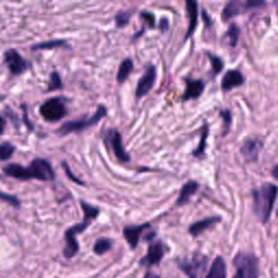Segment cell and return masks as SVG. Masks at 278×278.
Wrapping results in <instances>:
<instances>
[{
	"label": "cell",
	"instance_id": "39",
	"mask_svg": "<svg viewBox=\"0 0 278 278\" xmlns=\"http://www.w3.org/2000/svg\"><path fill=\"white\" fill-rule=\"evenodd\" d=\"M144 278H160V276L157 275V274H154V273L151 272V271H148V272L145 274V277H144Z\"/></svg>",
	"mask_w": 278,
	"mask_h": 278
},
{
	"label": "cell",
	"instance_id": "22",
	"mask_svg": "<svg viewBox=\"0 0 278 278\" xmlns=\"http://www.w3.org/2000/svg\"><path fill=\"white\" fill-rule=\"evenodd\" d=\"M209 133H210V129L208 123H204V126H202L201 130V136H200V141L199 145L197 146V148L192 151V155L196 158H202L204 155V151H205V147H206V139L209 137Z\"/></svg>",
	"mask_w": 278,
	"mask_h": 278
},
{
	"label": "cell",
	"instance_id": "31",
	"mask_svg": "<svg viewBox=\"0 0 278 278\" xmlns=\"http://www.w3.org/2000/svg\"><path fill=\"white\" fill-rule=\"evenodd\" d=\"M220 116L223 119V136H225L226 134L229 131L230 125H232V112H230L228 109L225 110H221L220 111Z\"/></svg>",
	"mask_w": 278,
	"mask_h": 278
},
{
	"label": "cell",
	"instance_id": "7",
	"mask_svg": "<svg viewBox=\"0 0 278 278\" xmlns=\"http://www.w3.org/2000/svg\"><path fill=\"white\" fill-rule=\"evenodd\" d=\"M237 274L241 278L259 277V260L252 253L239 252L233 260Z\"/></svg>",
	"mask_w": 278,
	"mask_h": 278
},
{
	"label": "cell",
	"instance_id": "8",
	"mask_svg": "<svg viewBox=\"0 0 278 278\" xmlns=\"http://www.w3.org/2000/svg\"><path fill=\"white\" fill-rule=\"evenodd\" d=\"M265 2L261 0H247V1H238V0H233L225 4L222 11V21L227 22L230 19L242 14L253 8L264 6Z\"/></svg>",
	"mask_w": 278,
	"mask_h": 278
},
{
	"label": "cell",
	"instance_id": "2",
	"mask_svg": "<svg viewBox=\"0 0 278 278\" xmlns=\"http://www.w3.org/2000/svg\"><path fill=\"white\" fill-rule=\"evenodd\" d=\"M79 204L83 210L84 218L83 222L73 225L72 227H69L64 233V239H65V247L63 249V256L65 259H72L76 256L79 250V244L76 240V235L84 233L89 225L92 224L93 220H96L99 213H100V209L96 205H92L88 202L84 201L83 199L79 200Z\"/></svg>",
	"mask_w": 278,
	"mask_h": 278
},
{
	"label": "cell",
	"instance_id": "30",
	"mask_svg": "<svg viewBox=\"0 0 278 278\" xmlns=\"http://www.w3.org/2000/svg\"><path fill=\"white\" fill-rule=\"evenodd\" d=\"M139 17L141 19V21L144 22V26H148L149 28H152V30L155 27H158L157 22H155V17H154L153 13L143 10V11L139 12Z\"/></svg>",
	"mask_w": 278,
	"mask_h": 278
},
{
	"label": "cell",
	"instance_id": "5",
	"mask_svg": "<svg viewBox=\"0 0 278 278\" xmlns=\"http://www.w3.org/2000/svg\"><path fill=\"white\" fill-rule=\"evenodd\" d=\"M208 264L209 258L201 252H195L191 257L181 259L177 262L180 270L189 278H204Z\"/></svg>",
	"mask_w": 278,
	"mask_h": 278
},
{
	"label": "cell",
	"instance_id": "20",
	"mask_svg": "<svg viewBox=\"0 0 278 278\" xmlns=\"http://www.w3.org/2000/svg\"><path fill=\"white\" fill-rule=\"evenodd\" d=\"M226 263L222 257H216L205 278H226Z\"/></svg>",
	"mask_w": 278,
	"mask_h": 278
},
{
	"label": "cell",
	"instance_id": "26",
	"mask_svg": "<svg viewBox=\"0 0 278 278\" xmlns=\"http://www.w3.org/2000/svg\"><path fill=\"white\" fill-rule=\"evenodd\" d=\"M206 56H208L210 60L212 74H213V76H216V75H219L224 69V61L222 60V58H220L219 56L213 55L212 53H206Z\"/></svg>",
	"mask_w": 278,
	"mask_h": 278
},
{
	"label": "cell",
	"instance_id": "19",
	"mask_svg": "<svg viewBox=\"0 0 278 278\" xmlns=\"http://www.w3.org/2000/svg\"><path fill=\"white\" fill-rule=\"evenodd\" d=\"M199 187H200L199 183L194 180H190L184 184L183 187L181 188L180 195H178L177 197L175 205L182 206V205H185L186 204H188V202L190 201V198L196 194L198 189H199Z\"/></svg>",
	"mask_w": 278,
	"mask_h": 278
},
{
	"label": "cell",
	"instance_id": "33",
	"mask_svg": "<svg viewBox=\"0 0 278 278\" xmlns=\"http://www.w3.org/2000/svg\"><path fill=\"white\" fill-rule=\"evenodd\" d=\"M0 197H1V200L3 202H7V204H9L11 206H13V208H16V209L20 208L21 202H20V200H19L18 197L6 194V192H4V191L0 192Z\"/></svg>",
	"mask_w": 278,
	"mask_h": 278
},
{
	"label": "cell",
	"instance_id": "29",
	"mask_svg": "<svg viewBox=\"0 0 278 278\" xmlns=\"http://www.w3.org/2000/svg\"><path fill=\"white\" fill-rule=\"evenodd\" d=\"M14 152H16V146L8 143V141H4L0 145V159H1V161H7L12 157Z\"/></svg>",
	"mask_w": 278,
	"mask_h": 278
},
{
	"label": "cell",
	"instance_id": "15",
	"mask_svg": "<svg viewBox=\"0 0 278 278\" xmlns=\"http://www.w3.org/2000/svg\"><path fill=\"white\" fill-rule=\"evenodd\" d=\"M150 226H151L150 223H144L140 225H127L123 228V236L131 250L137 248L140 236L146 229L150 228Z\"/></svg>",
	"mask_w": 278,
	"mask_h": 278
},
{
	"label": "cell",
	"instance_id": "35",
	"mask_svg": "<svg viewBox=\"0 0 278 278\" xmlns=\"http://www.w3.org/2000/svg\"><path fill=\"white\" fill-rule=\"evenodd\" d=\"M21 109L23 110V123H24L26 125V127L30 130H34V126H33V124L31 123V121L30 119H28V111H27V105H25V103H22L21 105Z\"/></svg>",
	"mask_w": 278,
	"mask_h": 278
},
{
	"label": "cell",
	"instance_id": "1",
	"mask_svg": "<svg viewBox=\"0 0 278 278\" xmlns=\"http://www.w3.org/2000/svg\"><path fill=\"white\" fill-rule=\"evenodd\" d=\"M2 172L6 176L14 180L26 182L37 180L42 182H53L56 180L55 169L50 162L46 159L36 158L30 163V167H24L18 163H9L2 167Z\"/></svg>",
	"mask_w": 278,
	"mask_h": 278
},
{
	"label": "cell",
	"instance_id": "27",
	"mask_svg": "<svg viewBox=\"0 0 278 278\" xmlns=\"http://www.w3.org/2000/svg\"><path fill=\"white\" fill-rule=\"evenodd\" d=\"M239 34H240V30L238 25L236 23H232V24L229 25L227 32H226L225 36L227 37L228 40H229V45L232 47H236L237 46V42L239 39Z\"/></svg>",
	"mask_w": 278,
	"mask_h": 278
},
{
	"label": "cell",
	"instance_id": "37",
	"mask_svg": "<svg viewBox=\"0 0 278 278\" xmlns=\"http://www.w3.org/2000/svg\"><path fill=\"white\" fill-rule=\"evenodd\" d=\"M144 33H145V26L141 27V30H140V31H138L137 33H135V35H134L133 37H131L130 41H133V42H134V41H136V40H137L138 38H140L141 36H143Z\"/></svg>",
	"mask_w": 278,
	"mask_h": 278
},
{
	"label": "cell",
	"instance_id": "14",
	"mask_svg": "<svg viewBox=\"0 0 278 278\" xmlns=\"http://www.w3.org/2000/svg\"><path fill=\"white\" fill-rule=\"evenodd\" d=\"M263 141L258 138H248L240 148V153L248 163H254L258 161L259 153L263 148Z\"/></svg>",
	"mask_w": 278,
	"mask_h": 278
},
{
	"label": "cell",
	"instance_id": "24",
	"mask_svg": "<svg viewBox=\"0 0 278 278\" xmlns=\"http://www.w3.org/2000/svg\"><path fill=\"white\" fill-rule=\"evenodd\" d=\"M112 240L109 238H99L93 244V251L97 256H103V254L109 252L112 249Z\"/></svg>",
	"mask_w": 278,
	"mask_h": 278
},
{
	"label": "cell",
	"instance_id": "4",
	"mask_svg": "<svg viewBox=\"0 0 278 278\" xmlns=\"http://www.w3.org/2000/svg\"><path fill=\"white\" fill-rule=\"evenodd\" d=\"M107 113H108L107 108L102 105H99L96 112L93 113L92 116L65 122V123H63L58 130H56V134L60 136H67L69 134L79 133V131H83L85 130L89 129V127L96 125L102 117L107 116Z\"/></svg>",
	"mask_w": 278,
	"mask_h": 278
},
{
	"label": "cell",
	"instance_id": "43",
	"mask_svg": "<svg viewBox=\"0 0 278 278\" xmlns=\"http://www.w3.org/2000/svg\"><path fill=\"white\" fill-rule=\"evenodd\" d=\"M277 215H278V211H277Z\"/></svg>",
	"mask_w": 278,
	"mask_h": 278
},
{
	"label": "cell",
	"instance_id": "9",
	"mask_svg": "<svg viewBox=\"0 0 278 278\" xmlns=\"http://www.w3.org/2000/svg\"><path fill=\"white\" fill-rule=\"evenodd\" d=\"M3 62L7 65L12 76H18L25 73L32 67L30 61L25 60L17 49H7L3 54Z\"/></svg>",
	"mask_w": 278,
	"mask_h": 278
},
{
	"label": "cell",
	"instance_id": "3",
	"mask_svg": "<svg viewBox=\"0 0 278 278\" xmlns=\"http://www.w3.org/2000/svg\"><path fill=\"white\" fill-rule=\"evenodd\" d=\"M277 195L278 187L271 183L263 184L262 186L252 190L253 212L263 224L267 223L270 220Z\"/></svg>",
	"mask_w": 278,
	"mask_h": 278
},
{
	"label": "cell",
	"instance_id": "23",
	"mask_svg": "<svg viewBox=\"0 0 278 278\" xmlns=\"http://www.w3.org/2000/svg\"><path fill=\"white\" fill-rule=\"evenodd\" d=\"M60 47H68L67 41L64 39H53V40H47L41 41L38 44H35L31 47L32 51L36 50H48V49H55L60 48Z\"/></svg>",
	"mask_w": 278,
	"mask_h": 278
},
{
	"label": "cell",
	"instance_id": "36",
	"mask_svg": "<svg viewBox=\"0 0 278 278\" xmlns=\"http://www.w3.org/2000/svg\"><path fill=\"white\" fill-rule=\"evenodd\" d=\"M162 33H166L168 30V21L167 19L162 18L161 21H160V25L158 26Z\"/></svg>",
	"mask_w": 278,
	"mask_h": 278
},
{
	"label": "cell",
	"instance_id": "13",
	"mask_svg": "<svg viewBox=\"0 0 278 278\" xmlns=\"http://www.w3.org/2000/svg\"><path fill=\"white\" fill-rule=\"evenodd\" d=\"M184 82H185V91H184L182 95L183 102H186L188 100H195V99L201 97L205 88V84L202 79L184 77Z\"/></svg>",
	"mask_w": 278,
	"mask_h": 278
},
{
	"label": "cell",
	"instance_id": "34",
	"mask_svg": "<svg viewBox=\"0 0 278 278\" xmlns=\"http://www.w3.org/2000/svg\"><path fill=\"white\" fill-rule=\"evenodd\" d=\"M61 164H62L63 171H64L65 174H67V176H68V178H69L70 181L74 182L75 184H77V185H79V186H85V183L82 180H79V178H77L76 176L74 175L73 172H72V169H71V167H70V166H69L67 161H62V163H61Z\"/></svg>",
	"mask_w": 278,
	"mask_h": 278
},
{
	"label": "cell",
	"instance_id": "42",
	"mask_svg": "<svg viewBox=\"0 0 278 278\" xmlns=\"http://www.w3.org/2000/svg\"><path fill=\"white\" fill-rule=\"evenodd\" d=\"M233 278H241V277H240V276H239V275H238V274H237V275H236V276H235V277H233Z\"/></svg>",
	"mask_w": 278,
	"mask_h": 278
},
{
	"label": "cell",
	"instance_id": "38",
	"mask_svg": "<svg viewBox=\"0 0 278 278\" xmlns=\"http://www.w3.org/2000/svg\"><path fill=\"white\" fill-rule=\"evenodd\" d=\"M202 17H204V21L205 22V25H206V26H210L212 21H211L210 16H209L208 13L205 12V10H202Z\"/></svg>",
	"mask_w": 278,
	"mask_h": 278
},
{
	"label": "cell",
	"instance_id": "28",
	"mask_svg": "<svg viewBox=\"0 0 278 278\" xmlns=\"http://www.w3.org/2000/svg\"><path fill=\"white\" fill-rule=\"evenodd\" d=\"M62 88H63V83L62 81H61L60 74L56 72V71H54V72H51L50 74L47 92H55V91H58V89H62Z\"/></svg>",
	"mask_w": 278,
	"mask_h": 278
},
{
	"label": "cell",
	"instance_id": "17",
	"mask_svg": "<svg viewBox=\"0 0 278 278\" xmlns=\"http://www.w3.org/2000/svg\"><path fill=\"white\" fill-rule=\"evenodd\" d=\"M186 12L188 18V27L184 41H186L192 36L198 24V2L195 0H187L186 1Z\"/></svg>",
	"mask_w": 278,
	"mask_h": 278
},
{
	"label": "cell",
	"instance_id": "11",
	"mask_svg": "<svg viewBox=\"0 0 278 278\" xmlns=\"http://www.w3.org/2000/svg\"><path fill=\"white\" fill-rule=\"evenodd\" d=\"M157 69L153 64H148L145 70V73L137 83L135 96L137 99H141L151 92L155 81H157Z\"/></svg>",
	"mask_w": 278,
	"mask_h": 278
},
{
	"label": "cell",
	"instance_id": "16",
	"mask_svg": "<svg viewBox=\"0 0 278 278\" xmlns=\"http://www.w3.org/2000/svg\"><path fill=\"white\" fill-rule=\"evenodd\" d=\"M244 84V77L242 73L238 70H228L224 74L221 82V88L223 92H229L232 89L241 86Z\"/></svg>",
	"mask_w": 278,
	"mask_h": 278
},
{
	"label": "cell",
	"instance_id": "21",
	"mask_svg": "<svg viewBox=\"0 0 278 278\" xmlns=\"http://www.w3.org/2000/svg\"><path fill=\"white\" fill-rule=\"evenodd\" d=\"M133 70H134V61L130 58H126L122 61L116 74L117 83L122 85L124 82H126V79L129 78L131 72H133Z\"/></svg>",
	"mask_w": 278,
	"mask_h": 278
},
{
	"label": "cell",
	"instance_id": "18",
	"mask_svg": "<svg viewBox=\"0 0 278 278\" xmlns=\"http://www.w3.org/2000/svg\"><path fill=\"white\" fill-rule=\"evenodd\" d=\"M222 221L221 216H210V218H205L201 221H198V222L191 224L188 228V233H189L192 237H198L200 235L205 232L206 229H209L211 227H213L214 225L220 223Z\"/></svg>",
	"mask_w": 278,
	"mask_h": 278
},
{
	"label": "cell",
	"instance_id": "32",
	"mask_svg": "<svg viewBox=\"0 0 278 278\" xmlns=\"http://www.w3.org/2000/svg\"><path fill=\"white\" fill-rule=\"evenodd\" d=\"M2 114L4 116L8 117V120L11 122V123L14 125L16 129H19L20 127V124H19V122H20V119H19V116L16 112H14L10 107L7 106L4 107V110L2 111Z\"/></svg>",
	"mask_w": 278,
	"mask_h": 278
},
{
	"label": "cell",
	"instance_id": "10",
	"mask_svg": "<svg viewBox=\"0 0 278 278\" xmlns=\"http://www.w3.org/2000/svg\"><path fill=\"white\" fill-rule=\"evenodd\" d=\"M107 140L112 148V151L114 153L115 158L119 160L121 163H129L130 162V155L126 151L123 146V141H122V136L120 131L115 129L108 130L106 135Z\"/></svg>",
	"mask_w": 278,
	"mask_h": 278
},
{
	"label": "cell",
	"instance_id": "6",
	"mask_svg": "<svg viewBox=\"0 0 278 278\" xmlns=\"http://www.w3.org/2000/svg\"><path fill=\"white\" fill-rule=\"evenodd\" d=\"M39 113L47 122H58L69 114L63 97L49 98L39 107Z\"/></svg>",
	"mask_w": 278,
	"mask_h": 278
},
{
	"label": "cell",
	"instance_id": "40",
	"mask_svg": "<svg viewBox=\"0 0 278 278\" xmlns=\"http://www.w3.org/2000/svg\"><path fill=\"white\" fill-rule=\"evenodd\" d=\"M272 176L275 178V180H278V164H276V166L273 167L272 169Z\"/></svg>",
	"mask_w": 278,
	"mask_h": 278
},
{
	"label": "cell",
	"instance_id": "25",
	"mask_svg": "<svg viewBox=\"0 0 278 278\" xmlns=\"http://www.w3.org/2000/svg\"><path fill=\"white\" fill-rule=\"evenodd\" d=\"M133 13H134V10H121L117 12L114 17L116 27L117 28L125 27L130 23Z\"/></svg>",
	"mask_w": 278,
	"mask_h": 278
},
{
	"label": "cell",
	"instance_id": "12",
	"mask_svg": "<svg viewBox=\"0 0 278 278\" xmlns=\"http://www.w3.org/2000/svg\"><path fill=\"white\" fill-rule=\"evenodd\" d=\"M166 254V244L161 240H153L150 241L148 247L147 254L139 261L140 265L143 266H151V265H159L160 262Z\"/></svg>",
	"mask_w": 278,
	"mask_h": 278
},
{
	"label": "cell",
	"instance_id": "41",
	"mask_svg": "<svg viewBox=\"0 0 278 278\" xmlns=\"http://www.w3.org/2000/svg\"><path fill=\"white\" fill-rule=\"evenodd\" d=\"M4 129H6V116L1 114V134H3Z\"/></svg>",
	"mask_w": 278,
	"mask_h": 278
}]
</instances>
